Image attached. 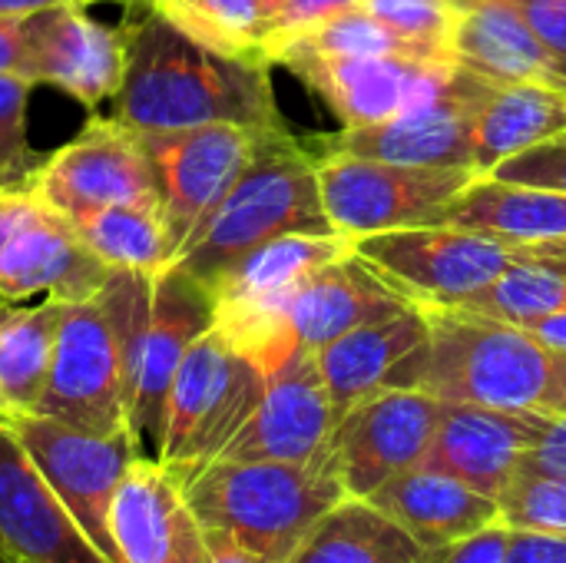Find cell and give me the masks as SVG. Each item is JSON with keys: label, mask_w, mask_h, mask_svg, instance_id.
<instances>
[{"label": "cell", "mask_w": 566, "mask_h": 563, "mask_svg": "<svg viewBox=\"0 0 566 563\" xmlns=\"http://www.w3.org/2000/svg\"><path fill=\"white\" fill-rule=\"evenodd\" d=\"M113 100V116L143 136L209 123L282 126L265 63L196 43L153 7L126 27V73Z\"/></svg>", "instance_id": "6da1fadb"}, {"label": "cell", "mask_w": 566, "mask_h": 563, "mask_svg": "<svg viewBox=\"0 0 566 563\" xmlns=\"http://www.w3.org/2000/svg\"><path fill=\"white\" fill-rule=\"evenodd\" d=\"M428 342L398 365L388 388H421L441 402L566 415V352L537 332L464 309H421Z\"/></svg>", "instance_id": "7a4b0ae2"}, {"label": "cell", "mask_w": 566, "mask_h": 563, "mask_svg": "<svg viewBox=\"0 0 566 563\" xmlns=\"http://www.w3.org/2000/svg\"><path fill=\"white\" fill-rule=\"evenodd\" d=\"M149 302L153 275L129 269H113L93 299L63 302L40 408L43 418H56L90 435L129 428L133 365Z\"/></svg>", "instance_id": "3957f363"}, {"label": "cell", "mask_w": 566, "mask_h": 563, "mask_svg": "<svg viewBox=\"0 0 566 563\" xmlns=\"http://www.w3.org/2000/svg\"><path fill=\"white\" fill-rule=\"evenodd\" d=\"M179 481L202 531L235 541L262 563L292 561L315 524L348 498L328 465L219 458Z\"/></svg>", "instance_id": "277c9868"}, {"label": "cell", "mask_w": 566, "mask_h": 563, "mask_svg": "<svg viewBox=\"0 0 566 563\" xmlns=\"http://www.w3.org/2000/svg\"><path fill=\"white\" fill-rule=\"evenodd\" d=\"M289 232L325 236L335 229L322 206L315 156L282 123L259 129L249 166L169 265H179L206 285L249 249Z\"/></svg>", "instance_id": "5b68a950"}, {"label": "cell", "mask_w": 566, "mask_h": 563, "mask_svg": "<svg viewBox=\"0 0 566 563\" xmlns=\"http://www.w3.org/2000/svg\"><path fill=\"white\" fill-rule=\"evenodd\" d=\"M262 392L265 375L235 355L216 329L202 332L172 378L156 461L179 478L216 461L252 418Z\"/></svg>", "instance_id": "8992f818"}, {"label": "cell", "mask_w": 566, "mask_h": 563, "mask_svg": "<svg viewBox=\"0 0 566 563\" xmlns=\"http://www.w3.org/2000/svg\"><path fill=\"white\" fill-rule=\"evenodd\" d=\"M315 169L325 216L348 239L431 226L444 202L484 176L474 166H408L361 156H315Z\"/></svg>", "instance_id": "52a82bcc"}, {"label": "cell", "mask_w": 566, "mask_h": 563, "mask_svg": "<svg viewBox=\"0 0 566 563\" xmlns=\"http://www.w3.org/2000/svg\"><path fill=\"white\" fill-rule=\"evenodd\" d=\"M355 256L418 309H454L514 262L511 242L461 226H405L361 236Z\"/></svg>", "instance_id": "ba28073f"}, {"label": "cell", "mask_w": 566, "mask_h": 563, "mask_svg": "<svg viewBox=\"0 0 566 563\" xmlns=\"http://www.w3.org/2000/svg\"><path fill=\"white\" fill-rule=\"evenodd\" d=\"M109 272L33 186L0 189V299L83 302L106 285Z\"/></svg>", "instance_id": "9c48e42d"}, {"label": "cell", "mask_w": 566, "mask_h": 563, "mask_svg": "<svg viewBox=\"0 0 566 563\" xmlns=\"http://www.w3.org/2000/svg\"><path fill=\"white\" fill-rule=\"evenodd\" d=\"M13 435L27 448L43 481L56 491L63 508L73 514V521L83 528V534L96 544V551L109 563H123L113 544L109 514L129 465L146 455L139 438L129 428L113 435H90L43 415L23 421L13 428Z\"/></svg>", "instance_id": "30bf717a"}, {"label": "cell", "mask_w": 566, "mask_h": 563, "mask_svg": "<svg viewBox=\"0 0 566 563\" xmlns=\"http://www.w3.org/2000/svg\"><path fill=\"white\" fill-rule=\"evenodd\" d=\"M441 411L444 402L421 388H381L345 411L328 441V468L345 494L365 501L395 475L418 468Z\"/></svg>", "instance_id": "8fae6325"}, {"label": "cell", "mask_w": 566, "mask_h": 563, "mask_svg": "<svg viewBox=\"0 0 566 563\" xmlns=\"http://www.w3.org/2000/svg\"><path fill=\"white\" fill-rule=\"evenodd\" d=\"M30 186L66 219L116 202H159L146 143L116 116H90L76 139L43 159Z\"/></svg>", "instance_id": "7c38bea8"}, {"label": "cell", "mask_w": 566, "mask_h": 563, "mask_svg": "<svg viewBox=\"0 0 566 563\" xmlns=\"http://www.w3.org/2000/svg\"><path fill=\"white\" fill-rule=\"evenodd\" d=\"M259 129L265 126L209 123L182 133H139L156 173V189L176 252L242 176L255 153Z\"/></svg>", "instance_id": "4fadbf2b"}, {"label": "cell", "mask_w": 566, "mask_h": 563, "mask_svg": "<svg viewBox=\"0 0 566 563\" xmlns=\"http://www.w3.org/2000/svg\"><path fill=\"white\" fill-rule=\"evenodd\" d=\"M212 329V299L202 282H196L179 265H166L153 275L149 319L139 335L133 392H129V428L143 451L156 458L163 438V415L172 378L189 352V345Z\"/></svg>", "instance_id": "5bb4252c"}, {"label": "cell", "mask_w": 566, "mask_h": 563, "mask_svg": "<svg viewBox=\"0 0 566 563\" xmlns=\"http://www.w3.org/2000/svg\"><path fill=\"white\" fill-rule=\"evenodd\" d=\"M335 425L338 415L318 372V358L312 348H298L275 375L265 378L262 402L219 458L328 465Z\"/></svg>", "instance_id": "9a60e30c"}, {"label": "cell", "mask_w": 566, "mask_h": 563, "mask_svg": "<svg viewBox=\"0 0 566 563\" xmlns=\"http://www.w3.org/2000/svg\"><path fill=\"white\" fill-rule=\"evenodd\" d=\"M494 83L497 80L461 63L448 100L398 113L375 126L345 129L342 136L325 139L315 156H361L408 166H474V116Z\"/></svg>", "instance_id": "2e32d148"}, {"label": "cell", "mask_w": 566, "mask_h": 563, "mask_svg": "<svg viewBox=\"0 0 566 563\" xmlns=\"http://www.w3.org/2000/svg\"><path fill=\"white\" fill-rule=\"evenodd\" d=\"M126 73V30L83 13L50 7L23 17V80L56 86L83 106L116 96Z\"/></svg>", "instance_id": "e0dca14e"}, {"label": "cell", "mask_w": 566, "mask_h": 563, "mask_svg": "<svg viewBox=\"0 0 566 563\" xmlns=\"http://www.w3.org/2000/svg\"><path fill=\"white\" fill-rule=\"evenodd\" d=\"M123 563H206V531L186 501L182 481L163 461L139 455L116 488L109 514Z\"/></svg>", "instance_id": "ac0fdd59"}, {"label": "cell", "mask_w": 566, "mask_h": 563, "mask_svg": "<svg viewBox=\"0 0 566 563\" xmlns=\"http://www.w3.org/2000/svg\"><path fill=\"white\" fill-rule=\"evenodd\" d=\"M0 563H109L7 428H0Z\"/></svg>", "instance_id": "d6986e66"}, {"label": "cell", "mask_w": 566, "mask_h": 563, "mask_svg": "<svg viewBox=\"0 0 566 563\" xmlns=\"http://www.w3.org/2000/svg\"><path fill=\"white\" fill-rule=\"evenodd\" d=\"M551 415L504 411L488 405L444 402L434 441L418 468L451 475L474 491L497 498L507 481L521 471L531 448L541 445Z\"/></svg>", "instance_id": "ffe728a7"}, {"label": "cell", "mask_w": 566, "mask_h": 563, "mask_svg": "<svg viewBox=\"0 0 566 563\" xmlns=\"http://www.w3.org/2000/svg\"><path fill=\"white\" fill-rule=\"evenodd\" d=\"M411 302L395 292L361 256H345L305 275L289 295V322L302 348H325L345 332L405 312Z\"/></svg>", "instance_id": "44dd1931"}, {"label": "cell", "mask_w": 566, "mask_h": 563, "mask_svg": "<svg viewBox=\"0 0 566 563\" xmlns=\"http://www.w3.org/2000/svg\"><path fill=\"white\" fill-rule=\"evenodd\" d=\"M365 501L424 551L444 548L501 521L497 498H488L471 484L431 468H408Z\"/></svg>", "instance_id": "7402d4cb"}, {"label": "cell", "mask_w": 566, "mask_h": 563, "mask_svg": "<svg viewBox=\"0 0 566 563\" xmlns=\"http://www.w3.org/2000/svg\"><path fill=\"white\" fill-rule=\"evenodd\" d=\"M428 315L418 305H408L398 315L365 322L342 338L328 342L315 352L318 372L325 378L328 398L335 405V415L342 418L352 411L361 398L388 388L391 375L405 358H411L428 342Z\"/></svg>", "instance_id": "603a6c76"}, {"label": "cell", "mask_w": 566, "mask_h": 563, "mask_svg": "<svg viewBox=\"0 0 566 563\" xmlns=\"http://www.w3.org/2000/svg\"><path fill=\"white\" fill-rule=\"evenodd\" d=\"M454 56L497 83H544L566 93V60L504 0H471L454 30Z\"/></svg>", "instance_id": "cb8c5ba5"}, {"label": "cell", "mask_w": 566, "mask_h": 563, "mask_svg": "<svg viewBox=\"0 0 566 563\" xmlns=\"http://www.w3.org/2000/svg\"><path fill=\"white\" fill-rule=\"evenodd\" d=\"M431 226H461L511 246L566 239V192L481 176L444 202Z\"/></svg>", "instance_id": "d4e9b609"}, {"label": "cell", "mask_w": 566, "mask_h": 563, "mask_svg": "<svg viewBox=\"0 0 566 563\" xmlns=\"http://www.w3.org/2000/svg\"><path fill=\"white\" fill-rule=\"evenodd\" d=\"M63 302H0V428L13 431L43 408Z\"/></svg>", "instance_id": "484cf974"}, {"label": "cell", "mask_w": 566, "mask_h": 563, "mask_svg": "<svg viewBox=\"0 0 566 563\" xmlns=\"http://www.w3.org/2000/svg\"><path fill=\"white\" fill-rule=\"evenodd\" d=\"M282 66L298 73L322 100L338 113L345 129L375 126L408 103V76L415 63L391 56H358V60H322V56H289Z\"/></svg>", "instance_id": "4316f807"}, {"label": "cell", "mask_w": 566, "mask_h": 563, "mask_svg": "<svg viewBox=\"0 0 566 563\" xmlns=\"http://www.w3.org/2000/svg\"><path fill=\"white\" fill-rule=\"evenodd\" d=\"M355 252V239L342 232H289L279 239H269L245 256H239L232 265H226L216 279L206 282V292L212 302L229 299H269L292 292L305 275L345 259Z\"/></svg>", "instance_id": "83f0119b"}, {"label": "cell", "mask_w": 566, "mask_h": 563, "mask_svg": "<svg viewBox=\"0 0 566 563\" xmlns=\"http://www.w3.org/2000/svg\"><path fill=\"white\" fill-rule=\"evenodd\" d=\"M564 133V90L544 83H494L474 116V169L488 176L507 156Z\"/></svg>", "instance_id": "f1b7e54d"}, {"label": "cell", "mask_w": 566, "mask_h": 563, "mask_svg": "<svg viewBox=\"0 0 566 563\" xmlns=\"http://www.w3.org/2000/svg\"><path fill=\"white\" fill-rule=\"evenodd\" d=\"M418 548L368 501L345 498L302 541L289 563H421Z\"/></svg>", "instance_id": "f546056e"}, {"label": "cell", "mask_w": 566, "mask_h": 563, "mask_svg": "<svg viewBox=\"0 0 566 563\" xmlns=\"http://www.w3.org/2000/svg\"><path fill=\"white\" fill-rule=\"evenodd\" d=\"M289 56H322V60H358V56H391L405 63H438L458 60L451 50L405 37L385 20L371 17L365 7H348L312 30L285 40L272 50V63H285Z\"/></svg>", "instance_id": "4dcf8cb0"}, {"label": "cell", "mask_w": 566, "mask_h": 563, "mask_svg": "<svg viewBox=\"0 0 566 563\" xmlns=\"http://www.w3.org/2000/svg\"><path fill=\"white\" fill-rule=\"evenodd\" d=\"M86 242V249L109 269H129L156 275L163 272L176 246L159 202H116L80 212L70 219Z\"/></svg>", "instance_id": "1f68e13d"}, {"label": "cell", "mask_w": 566, "mask_h": 563, "mask_svg": "<svg viewBox=\"0 0 566 563\" xmlns=\"http://www.w3.org/2000/svg\"><path fill=\"white\" fill-rule=\"evenodd\" d=\"M153 10L222 56L265 63V40L272 30L265 0H153Z\"/></svg>", "instance_id": "d6a6232c"}, {"label": "cell", "mask_w": 566, "mask_h": 563, "mask_svg": "<svg viewBox=\"0 0 566 563\" xmlns=\"http://www.w3.org/2000/svg\"><path fill=\"white\" fill-rule=\"evenodd\" d=\"M454 309L527 329L541 319L566 312V275L547 265L514 259L491 285H484Z\"/></svg>", "instance_id": "836d02e7"}, {"label": "cell", "mask_w": 566, "mask_h": 563, "mask_svg": "<svg viewBox=\"0 0 566 563\" xmlns=\"http://www.w3.org/2000/svg\"><path fill=\"white\" fill-rule=\"evenodd\" d=\"M501 524L541 534H566V478L517 471L497 494Z\"/></svg>", "instance_id": "e575fe53"}, {"label": "cell", "mask_w": 566, "mask_h": 563, "mask_svg": "<svg viewBox=\"0 0 566 563\" xmlns=\"http://www.w3.org/2000/svg\"><path fill=\"white\" fill-rule=\"evenodd\" d=\"M33 83L13 73H0V189L30 186L46 153L30 146L27 103Z\"/></svg>", "instance_id": "d590c367"}, {"label": "cell", "mask_w": 566, "mask_h": 563, "mask_svg": "<svg viewBox=\"0 0 566 563\" xmlns=\"http://www.w3.org/2000/svg\"><path fill=\"white\" fill-rule=\"evenodd\" d=\"M371 17L401 30L405 37L444 46L454 53V30L461 20V0H361Z\"/></svg>", "instance_id": "8d00e7d4"}, {"label": "cell", "mask_w": 566, "mask_h": 563, "mask_svg": "<svg viewBox=\"0 0 566 563\" xmlns=\"http://www.w3.org/2000/svg\"><path fill=\"white\" fill-rule=\"evenodd\" d=\"M488 176L501 179V183H521V186L566 192V133L507 156Z\"/></svg>", "instance_id": "74e56055"}, {"label": "cell", "mask_w": 566, "mask_h": 563, "mask_svg": "<svg viewBox=\"0 0 566 563\" xmlns=\"http://www.w3.org/2000/svg\"><path fill=\"white\" fill-rule=\"evenodd\" d=\"M361 0H282L279 10L272 13V30H269V40H265V63L272 66V50L282 46L285 40L312 30L315 23L348 10V7H358Z\"/></svg>", "instance_id": "f35d334b"}, {"label": "cell", "mask_w": 566, "mask_h": 563, "mask_svg": "<svg viewBox=\"0 0 566 563\" xmlns=\"http://www.w3.org/2000/svg\"><path fill=\"white\" fill-rule=\"evenodd\" d=\"M504 548H507V524L497 521L478 534L424 551L421 563H504Z\"/></svg>", "instance_id": "ab89813d"}, {"label": "cell", "mask_w": 566, "mask_h": 563, "mask_svg": "<svg viewBox=\"0 0 566 563\" xmlns=\"http://www.w3.org/2000/svg\"><path fill=\"white\" fill-rule=\"evenodd\" d=\"M544 46L566 60V0H504Z\"/></svg>", "instance_id": "60d3db41"}, {"label": "cell", "mask_w": 566, "mask_h": 563, "mask_svg": "<svg viewBox=\"0 0 566 563\" xmlns=\"http://www.w3.org/2000/svg\"><path fill=\"white\" fill-rule=\"evenodd\" d=\"M504 563H566V534L507 528Z\"/></svg>", "instance_id": "b9f144b4"}, {"label": "cell", "mask_w": 566, "mask_h": 563, "mask_svg": "<svg viewBox=\"0 0 566 563\" xmlns=\"http://www.w3.org/2000/svg\"><path fill=\"white\" fill-rule=\"evenodd\" d=\"M521 471H534V475H554L566 478V415L551 418L544 438L537 448H531L521 461Z\"/></svg>", "instance_id": "7bdbcfd3"}, {"label": "cell", "mask_w": 566, "mask_h": 563, "mask_svg": "<svg viewBox=\"0 0 566 563\" xmlns=\"http://www.w3.org/2000/svg\"><path fill=\"white\" fill-rule=\"evenodd\" d=\"M0 73L23 76V17H0Z\"/></svg>", "instance_id": "ee69618b"}, {"label": "cell", "mask_w": 566, "mask_h": 563, "mask_svg": "<svg viewBox=\"0 0 566 563\" xmlns=\"http://www.w3.org/2000/svg\"><path fill=\"white\" fill-rule=\"evenodd\" d=\"M517 262H534V265H547L566 275V239H551V242H521L511 246Z\"/></svg>", "instance_id": "f6af8a7d"}, {"label": "cell", "mask_w": 566, "mask_h": 563, "mask_svg": "<svg viewBox=\"0 0 566 563\" xmlns=\"http://www.w3.org/2000/svg\"><path fill=\"white\" fill-rule=\"evenodd\" d=\"M206 548H209V561L206 563H262L259 557H252L249 551H242L235 541L206 531Z\"/></svg>", "instance_id": "bcb514c9"}, {"label": "cell", "mask_w": 566, "mask_h": 563, "mask_svg": "<svg viewBox=\"0 0 566 563\" xmlns=\"http://www.w3.org/2000/svg\"><path fill=\"white\" fill-rule=\"evenodd\" d=\"M90 3H99V0H0V17H30V13H40V10H50V7H90Z\"/></svg>", "instance_id": "7dc6e473"}, {"label": "cell", "mask_w": 566, "mask_h": 563, "mask_svg": "<svg viewBox=\"0 0 566 563\" xmlns=\"http://www.w3.org/2000/svg\"><path fill=\"white\" fill-rule=\"evenodd\" d=\"M531 332H537L544 342H551L554 348H564L566 352V312L560 315H551V319H541L534 325H527Z\"/></svg>", "instance_id": "c3c4849f"}, {"label": "cell", "mask_w": 566, "mask_h": 563, "mask_svg": "<svg viewBox=\"0 0 566 563\" xmlns=\"http://www.w3.org/2000/svg\"><path fill=\"white\" fill-rule=\"evenodd\" d=\"M123 3H133V7H153V0H123Z\"/></svg>", "instance_id": "681fc988"}, {"label": "cell", "mask_w": 566, "mask_h": 563, "mask_svg": "<svg viewBox=\"0 0 566 563\" xmlns=\"http://www.w3.org/2000/svg\"><path fill=\"white\" fill-rule=\"evenodd\" d=\"M279 3H282V0H265V7H269V13H275V10H279Z\"/></svg>", "instance_id": "f907efd6"}, {"label": "cell", "mask_w": 566, "mask_h": 563, "mask_svg": "<svg viewBox=\"0 0 566 563\" xmlns=\"http://www.w3.org/2000/svg\"><path fill=\"white\" fill-rule=\"evenodd\" d=\"M468 3H471V0H461V7H468Z\"/></svg>", "instance_id": "816d5d0a"}]
</instances>
